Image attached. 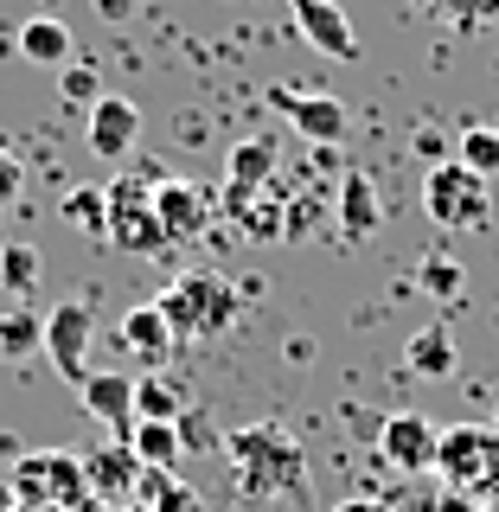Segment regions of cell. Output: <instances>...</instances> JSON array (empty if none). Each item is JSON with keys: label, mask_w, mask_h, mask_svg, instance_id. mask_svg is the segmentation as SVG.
I'll return each instance as SVG.
<instances>
[{"label": "cell", "mask_w": 499, "mask_h": 512, "mask_svg": "<svg viewBox=\"0 0 499 512\" xmlns=\"http://www.w3.org/2000/svg\"><path fill=\"white\" fill-rule=\"evenodd\" d=\"M224 461H231L237 493H250V500H282V493H295L308 480V455H301V442L282 423L231 429L224 436Z\"/></svg>", "instance_id": "cell-1"}, {"label": "cell", "mask_w": 499, "mask_h": 512, "mask_svg": "<svg viewBox=\"0 0 499 512\" xmlns=\"http://www.w3.org/2000/svg\"><path fill=\"white\" fill-rule=\"evenodd\" d=\"M20 512H90V474H84V455L71 448H32V455L13 461L7 474Z\"/></svg>", "instance_id": "cell-2"}, {"label": "cell", "mask_w": 499, "mask_h": 512, "mask_svg": "<svg viewBox=\"0 0 499 512\" xmlns=\"http://www.w3.org/2000/svg\"><path fill=\"white\" fill-rule=\"evenodd\" d=\"M154 301H160V314H167V327L180 333V340H212V333H231V320H237V288L224 282L218 269H186V276Z\"/></svg>", "instance_id": "cell-3"}, {"label": "cell", "mask_w": 499, "mask_h": 512, "mask_svg": "<svg viewBox=\"0 0 499 512\" xmlns=\"http://www.w3.org/2000/svg\"><path fill=\"white\" fill-rule=\"evenodd\" d=\"M423 212H429V224H442V231H487L493 186L448 154V160H436V167L423 173Z\"/></svg>", "instance_id": "cell-4"}, {"label": "cell", "mask_w": 499, "mask_h": 512, "mask_svg": "<svg viewBox=\"0 0 499 512\" xmlns=\"http://www.w3.org/2000/svg\"><path fill=\"white\" fill-rule=\"evenodd\" d=\"M154 180L160 173H128L122 186H109V231H103L109 250L154 256L167 244V231H160V218H154Z\"/></svg>", "instance_id": "cell-5"}, {"label": "cell", "mask_w": 499, "mask_h": 512, "mask_svg": "<svg viewBox=\"0 0 499 512\" xmlns=\"http://www.w3.org/2000/svg\"><path fill=\"white\" fill-rule=\"evenodd\" d=\"M436 474L455 480V487H487V480H499V436H493L487 423H455V429H442Z\"/></svg>", "instance_id": "cell-6"}, {"label": "cell", "mask_w": 499, "mask_h": 512, "mask_svg": "<svg viewBox=\"0 0 499 512\" xmlns=\"http://www.w3.org/2000/svg\"><path fill=\"white\" fill-rule=\"evenodd\" d=\"M90 333H96V314H90V301H58L52 314H45V359L58 365V378H71V384H84L90 378Z\"/></svg>", "instance_id": "cell-7"}, {"label": "cell", "mask_w": 499, "mask_h": 512, "mask_svg": "<svg viewBox=\"0 0 499 512\" xmlns=\"http://www.w3.org/2000/svg\"><path fill=\"white\" fill-rule=\"evenodd\" d=\"M436 448H442V429L429 423V416H416V410H397V416H384V423H378V455L391 461L397 474L436 468Z\"/></svg>", "instance_id": "cell-8"}, {"label": "cell", "mask_w": 499, "mask_h": 512, "mask_svg": "<svg viewBox=\"0 0 499 512\" xmlns=\"http://www.w3.org/2000/svg\"><path fill=\"white\" fill-rule=\"evenodd\" d=\"M269 103H276L282 116H288V122L301 128V135L314 141V148H340V135H346V103H340V96L276 84V90H269Z\"/></svg>", "instance_id": "cell-9"}, {"label": "cell", "mask_w": 499, "mask_h": 512, "mask_svg": "<svg viewBox=\"0 0 499 512\" xmlns=\"http://www.w3.org/2000/svg\"><path fill=\"white\" fill-rule=\"evenodd\" d=\"M154 218L167 231V244H186V237H199L212 224V192L180 180V173H160L154 180Z\"/></svg>", "instance_id": "cell-10"}, {"label": "cell", "mask_w": 499, "mask_h": 512, "mask_svg": "<svg viewBox=\"0 0 499 512\" xmlns=\"http://www.w3.org/2000/svg\"><path fill=\"white\" fill-rule=\"evenodd\" d=\"M269 173H276V141H269V135L237 141L231 160H224V212L244 218L250 205H256V192L269 186Z\"/></svg>", "instance_id": "cell-11"}, {"label": "cell", "mask_w": 499, "mask_h": 512, "mask_svg": "<svg viewBox=\"0 0 499 512\" xmlns=\"http://www.w3.org/2000/svg\"><path fill=\"white\" fill-rule=\"evenodd\" d=\"M288 13H295V32L314 45L320 58H340V64L359 58V32H352L340 0H288Z\"/></svg>", "instance_id": "cell-12"}, {"label": "cell", "mask_w": 499, "mask_h": 512, "mask_svg": "<svg viewBox=\"0 0 499 512\" xmlns=\"http://www.w3.org/2000/svg\"><path fill=\"white\" fill-rule=\"evenodd\" d=\"M116 340H122L128 359H141L148 372H167L173 352H180V333L167 327L160 301H141V308H128V314H122V327H116Z\"/></svg>", "instance_id": "cell-13"}, {"label": "cell", "mask_w": 499, "mask_h": 512, "mask_svg": "<svg viewBox=\"0 0 499 512\" xmlns=\"http://www.w3.org/2000/svg\"><path fill=\"white\" fill-rule=\"evenodd\" d=\"M77 397H84L90 423L116 429V436L128 442V429H135V378L128 372H90L84 384H77Z\"/></svg>", "instance_id": "cell-14"}, {"label": "cell", "mask_w": 499, "mask_h": 512, "mask_svg": "<svg viewBox=\"0 0 499 512\" xmlns=\"http://www.w3.org/2000/svg\"><path fill=\"white\" fill-rule=\"evenodd\" d=\"M84 474H90V500L96 506H122V500H135L141 461H135L128 442H109V448H96V455H84Z\"/></svg>", "instance_id": "cell-15"}, {"label": "cell", "mask_w": 499, "mask_h": 512, "mask_svg": "<svg viewBox=\"0 0 499 512\" xmlns=\"http://www.w3.org/2000/svg\"><path fill=\"white\" fill-rule=\"evenodd\" d=\"M135 135H141V109L128 103V96L109 90L103 103L90 109V154H103V160H122L128 148H135Z\"/></svg>", "instance_id": "cell-16"}, {"label": "cell", "mask_w": 499, "mask_h": 512, "mask_svg": "<svg viewBox=\"0 0 499 512\" xmlns=\"http://www.w3.org/2000/svg\"><path fill=\"white\" fill-rule=\"evenodd\" d=\"M20 58L26 64H45V71H64V64L77 58L71 26H64L58 13H32V20L20 26Z\"/></svg>", "instance_id": "cell-17"}, {"label": "cell", "mask_w": 499, "mask_h": 512, "mask_svg": "<svg viewBox=\"0 0 499 512\" xmlns=\"http://www.w3.org/2000/svg\"><path fill=\"white\" fill-rule=\"evenodd\" d=\"M186 410H192L186 378H173V372H148V378H135V423H180Z\"/></svg>", "instance_id": "cell-18"}, {"label": "cell", "mask_w": 499, "mask_h": 512, "mask_svg": "<svg viewBox=\"0 0 499 512\" xmlns=\"http://www.w3.org/2000/svg\"><path fill=\"white\" fill-rule=\"evenodd\" d=\"M378 224H384L378 186L365 180V173H346V180H340V237H346V244H365Z\"/></svg>", "instance_id": "cell-19"}, {"label": "cell", "mask_w": 499, "mask_h": 512, "mask_svg": "<svg viewBox=\"0 0 499 512\" xmlns=\"http://www.w3.org/2000/svg\"><path fill=\"white\" fill-rule=\"evenodd\" d=\"M128 448H135L141 468H160V474H173V461L186 455L180 423H135V429H128Z\"/></svg>", "instance_id": "cell-20"}, {"label": "cell", "mask_w": 499, "mask_h": 512, "mask_svg": "<svg viewBox=\"0 0 499 512\" xmlns=\"http://www.w3.org/2000/svg\"><path fill=\"white\" fill-rule=\"evenodd\" d=\"M135 506H148V512H199V493H192L180 474L141 468V480H135Z\"/></svg>", "instance_id": "cell-21"}, {"label": "cell", "mask_w": 499, "mask_h": 512, "mask_svg": "<svg viewBox=\"0 0 499 512\" xmlns=\"http://www.w3.org/2000/svg\"><path fill=\"white\" fill-rule=\"evenodd\" d=\"M32 352H45V314L32 308H0V359H32Z\"/></svg>", "instance_id": "cell-22"}, {"label": "cell", "mask_w": 499, "mask_h": 512, "mask_svg": "<svg viewBox=\"0 0 499 512\" xmlns=\"http://www.w3.org/2000/svg\"><path fill=\"white\" fill-rule=\"evenodd\" d=\"M404 359L416 378H448L455 372V340H448V327H423V333H410Z\"/></svg>", "instance_id": "cell-23"}, {"label": "cell", "mask_w": 499, "mask_h": 512, "mask_svg": "<svg viewBox=\"0 0 499 512\" xmlns=\"http://www.w3.org/2000/svg\"><path fill=\"white\" fill-rule=\"evenodd\" d=\"M39 276H45V256L32 244H7V250H0V288H7V301H26L32 288H39Z\"/></svg>", "instance_id": "cell-24"}, {"label": "cell", "mask_w": 499, "mask_h": 512, "mask_svg": "<svg viewBox=\"0 0 499 512\" xmlns=\"http://www.w3.org/2000/svg\"><path fill=\"white\" fill-rule=\"evenodd\" d=\"M455 160H461L468 173H480V180H493V173H499V128H487V122L461 128V141H455Z\"/></svg>", "instance_id": "cell-25"}, {"label": "cell", "mask_w": 499, "mask_h": 512, "mask_svg": "<svg viewBox=\"0 0 499 512\" xmlns=\"http://www.w3.org/2000/svg\"><path fill=\"white\" fill-rule=\"evenodd\" d=\"M64 218H71L84 237H96V244H103V231H109V192H103V186H77L71 199H64Z\"/></svg>", "instance_id": "cell-26"}, {"label": "cell", "mask_w": 499, "mask_h": 512, "mask_svg": "<svg viewBox=\"0 0 499 512\" xmlns=\"http://www.w3.org/2000/svg\"><path fill=\"white\" fill-rule=\"evenodd\" d=\"M58 90H64V103H84V109H96L109 96V84H103V71H96L90 58H71L58 71Z\"/></svg>", "instance_id": "cell-27"}, {"label": "cell", "mask_w": 499, "mask_h": 512, "mask_svg": "<svg viewBox=\"0 0 499 512\" xmlns=\"http://www.w3.org/2000/svg\"><path fill=\"white\" fill-rule=\"evenodd\" d=\"M416 282H423V295H436V301H455L468 276H461V263H455V256H429V263L416 269Z\"/></svg>", "instance_id": "cell-28"}, {"label": "cell", "mask_w": 499, "mask_h": 512, "mask_svg": "<svg viewBox=\"0 0 499 512\" xmlns=\"http://www.w3.org/2000/svg\"><path fill=\"white\" fill-rule=\"evenodd\" d=\"M442 20L461 26V32H480L499 20V0H442Z\"/></svg>", "instance_id": "cell-29"}, {"label": "cell", "mask_w": 499, "mask_h": 512, "mask_svg": "<svg viewBox=\"0 0 499 512\" xmlns=\"http://www.w3.org/2000/svg\"><path fill=\"white\" fill-rule=\"evenodd\" d=\"M20 186H26L20 154H7V148H0V205H13V199H20Z\"/></svg>", "instance_id": "cell-30"}, {"label": "cell", "mask_w": 499, "mask_h": 512, "mask_svg": "<svg viewBox=\"0 0 499 512\" xmlns=\"http://www.w3.org/2000/svg\"><path fill=\"white\" fill-rule=\"evenodd\" d=\"M180 442H186V448H205V442H212V423H205L199 410H186V416H180Z\"/></svg>", "instance_id": "cell-31"}, {"label": "cell", "mask_w": 499, "mask_h": 512, "mask_svg": "<svg viewBox=\"0 0 499 512\" xmlns=\"http://www.w3.org/2000/svg\"><path fill=\"white\" fill-rule=\"evenodd\" d=\"M96 13L103 20H128V0H96Z\"/></svg>", "instance_id": "cell-32"}, {"label": "cell", "mask_w": 499, "mask_h": 512, "mask_svg": "<svg viewBox=\"0 0 499 512\" xmlns=\"http://www.w3.org/2000/svg\"><path fill=\"white\" fill-rule=\"evenodd\" d=\"M333 512H391V506H378V500H346V506H333Z\"/></svg>", "instance_id": "cell-33"}, {"label": "cell", "mask_w": 499, "mask_h": 512, "mask_svg": "<svg viewBox=\"0 0 499 512\" xmlns=\"http://www.w3.org/2000/svg\"><path fill=\"white\" fill-rule=\"evenodd\" d=\"M0 512H20V500H13V487H7V474H0Z\"/></svg>", "instance_id": "cell-34"}, {"label": "cell", "mask_w": 499, "mask_h": 512, "mask_svg": "<svg viewBox=\"0 0 499 512\" xmlns=\"http://www.w3.org/2000/svg\"><path fill=\"white\" fill-rule=\"evenodd\" d=\"M90 512H148V506H135V500H122V506H90Z\"/></svg>", "instance_id": "cell-35"}]
</instances>
